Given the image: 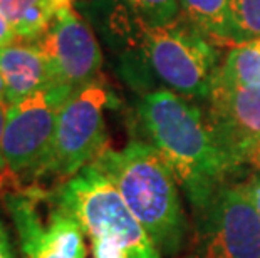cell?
<instances>
[{
  "instance_id": "6",
  "label": "cell",
  "mask_w": 260,
  "mask_h": 258,
  "mask_svg": "<svg viewBox=\"0 0 260 258\" xmlns=\"http://www.w3.org/2000/svg\"><path fill=\"white\" fill-rule=\"evenodd\" d=\"M113 94L99 81L74 89L62 104L44 174L69 179L106 150L104 111Z\"/></svg>"
},
{
  "instance_id": "2",
  "label": "cell",
  "mask_w": 260,
  "mask_h": 258,
  "mask_svg": "<svg viewBox=\"0 0 260 258\" xmlns=\"http://www.w3.org/2000/svg\"><path fill=\"white\" fill-rule=\"evenodd\" d=\"M138 121L145 141L156 148L173 171L193 215L208 205L220 186L232 181L205 113L195 101L158 87L141 97Z\"/></svg>"
},
{
  "instance_id": "9",
  "label": "cell",
  "mask_w": 260,
  "mask_h": 258,
  "mask_svg": "<svg viewBox=\"0 0 260 258\" xmlns=\"http://www.w3.org/2000/svg\"><path fill=\"white\" fill-rule=\"evenodd\" d=\"M34 44L49 60L57 84L79 89L98 81L103 65L101 49L91 27L74 7L60 12Z\"/></svg>"
},
{
  "instance_id": "20",
  "label": "cell",
  "mask_w": 260,
  "mask_h": 258,
  "mask_svg": "<svg viewBox=\"0 0 260 258\" xmlns=\"http://www.w3.org/2000/svg\"><path fill=\"white\" fill-rule=\"evenodd\" d=\"M7 111H9V104L0 102V141H2V133L5 128V121H7Z\"/></svg>"
},
{
  "instance_id": "22",
  "label": "cell",
  "mask_w": 260,
  "mask_h": 258,
  "mask_svg": "<svg viewBox=\"0 0 260 258\" xmlns=\"http://www.w3.org/2000/svg\"><path fill=\"white\" fill-rule=\"evenodd\" d=\"M250 164H252V166H255L258 171H260V146L257 148V151L253 153V156L250 159Z\"/></svg>"
},
{
  "instance_id": "14",
  "label": "cell",
  "mask_w": 260,
  "mask_h": 258,
  "mask_svg": "<svg viewBox=\"0 0 260 258\" xmlns=\"http://www.w3.org/2000/svg\"><path fill=\"white\" fill-rule=\"evenodd\" d=\"M230 42L243 44L260 37V0H230Z\"/></svg>"
},
{
  "instance_id": "21",
  "label": "cell",
  "mask_w": 260,
  "mask_h": 258,
  "mask_svg": "<svg viewBox=\"0 0 260 258\" xmlns=\"http://www.w3.org/2000/svg\"><path fill=\"white\" fill-rule=\"evenodd\" d=\"M0 102L2 104H9L7 101V89H5V82L2 79V76H0ZM10 106V104H9Z\"/></svg>"
},
{
  "instance_id": "11",
  "label": "cell",
  "mask_w": 260,
  "mask_h": 258,
  "mask_svg": "<svg viewBox=\"0 0 260 258\" xmlns=\"http://www.w3.org/2000/svg\"><path fill=\"white\" fill-rule=\"evenodd\" d=\"M74 0H0V14L22 42H34Z\"/></svg>"
},
{
  "instance_id": "12",
  "label": "cell",
  "mask_w": 260,
  "mask_h": 258,
  "mask_svg": "<svg viewBox=\"0 0 260 258\" xmlns=\"http://www.w3.org/2000/svg\"><path fill=\"white\" fill-rule=\"evenodd\" d=\"M213 84L225 87L260 86V37L235 46L215 74Z\"/></svg>"
},
{
  "instance_id": "1",
  "label": "cell",
  "mask_w": 260,
  "mask_h": 258,
  "mask_svg": "<svg viewBox=\"0 0 260 258\" xmlns=\"http://www.w3.org/2000/svg\"><path fill=\"white\" fill-rule=\"evenodd\" d=\"M116 35L126 42V78L136 87L158 81L176 94L207 102L220 67L213 41L183 14L168 24H151L135 9L113 22Z\"/></svg>"
},
{
  "instance_id": "4",
  "label": "cell",
  "mask_w": 260,
  "mask_h": 258,
  "mask_svg": "<svg viewBox=\"0 0 260 258\" xmlns=\"http://www.w3.org/2000/svg\"><path fill=\"white\" fill-rule=\"evenodd\" d=\"M52 201L74 216L87 237L111 240L129 258H165L133 215L113 181L96 164H87L54 191Z\"/></svg>"
},
{
  "instance_id": "17",
  "label": "cell",
  "mask_w": 260,
  "mask_h": 258,
  "mask_svg": "<svg viewBox=\"0 0 260 258\" xmlns=\"http://www.w3.org/2000/svg\"><path fill=\"white\" fill-rule=\"evenodd\" d=\"M243 188H245L248 198H250L253 208H255L257 215L260 218V171L250 176L248 181H243Z\"/></svg>"
},
{
  "instance_id": "16",
  "label": "cell",
  "mask_w": 260,
  "mask_h": 258,
  "mask_svg": "<svg viewBox=\"0 0 260 258\" xmlns=\"http://www.w3.org/2000/svg\"><path fill=\"white\" fill-rule=\"evenodd\" d=\"M91 250L92 258H129L123 246L113 243L111 240L101 237H91Z\"/></svg>"
},
{
  "instance_id": "18",
  "label": "cell",
  "mask_w": 260,
  "mask_h": 258,
  "mask_svg": "<svg viewBox=\"0 0 260 258\" xmlns=\"http://www.w3.org/2000/svg\"><path fill=\"white\" fill-rule=\"evenodd\" d=\"M0 258H17L12 238L2 218H0Z\"/></svg>"
},
{
  "instance_id": "13",
  "label": "cell",
  "mask_w": 260,
  "mask_h": 258,
  "mask_svg": "<svg viewBox=\"0 0 260 258\" xmlns=\"http://www.w3.org/2000/svg\"><path fill=\"white\" fill-rule=\"evenodd\" d=\"M230 0H180V12L213 42H230Z\"/></svg>"
},
{
  "instance_id": "23",
  "label": "cell",
  "mask_w": 260,
  "mask_h": 258,
  "mask_svg": "<svg viewBox=\"0 0 260 258\" xmlns=\"http://www.w3.org/2000/svg\"><path fill=\"white\" fill-rule=\"evenodd\" d=\"M5 171V166H4V159H2V155H0V173Z\"/></svg>"
},
{
  "instance_id": "8",
  "label": "cell",
  "mask_w": 260,
  "mask_h": 258,
  "mask_svg": "<svg viewBox=\"0 0 260 258\" xmlns=\"http://www.w3.org/2000/svg\"><path fill=\"white\" fill-rule=\"evenodd\" d=\"M205 118L232 179L250 163L260 146V86L225 87L213 84Z\"/></svg>"
},
{
  "instance_id": "7",
  "label": "cell",
  "mask_w": 260,
  "mask_h": 258,
  "mask_svg": "<svg viewBox=\"0 0 260 258\" xmlns=\"http://www.w3.org/2000/svg\"><path fill=\"white\" fill-rule=\"evenodd\" d=\"M185 258H260V218L242 183L226 181L195 213Z\"/></svg>"
},
{
  "instance_id": "3",
  "label": "cell",
  "mask_w": 260,
  "mask_h": 258,
  "mask_svg": "<svg viewBox=\"0 0 260 258\" xmlns=\"http://www.w3.org/2000/svg\"><path fill=\"white\" fill-rule=\"evenodd\" d=\"M92 164L113 181L159 253L178 256L188 243L190 225L178 181L156 148L145 139L131 141L119 151L106 148Z\"/></svg>"
},
{
  "instance_id": "19",
  "label": "cell",
  "mask_w": 260,
  "mask_h": 258,
  "mask_svg": "<svg viewBox=\"0 0 260 258\" xmlns=\"http://www.w3.org/2000/svg\"><path fill=\"white\" fill-rule=\"evenodd\" d=\"M22 42L17 34L14 32V29L10 27V24L4 19V15L0 14V46H9V44Z\"/></svg>"
},
{
  "instance_id": "15",
  "label": "cell",
  "mask_w": 260,
  "mask_h": 258,
  "mask_svg": "<svg viewBox=\"0 0 260 258\" xmlns=\"http://www.w3.org/2000/svg\"><path fill=\"white\" fill-rule=\"evenodd\" d=\"M151 24H168L180 15V0H124Z\"/></svg>"
},
{
  "instance_id": "10",
  "label": "cell",
  "mask_w": 260,
  "mask_h": 258,
  "mask_svg": "<svg viewBox=\"0 0 260 258\" xmlns=\"http://www.w3.org/2000/svg\"><path fill=\"white\" fill-rule=\"evenodd\" d=\"M0 76L5 82L9 104L57 84L51 64L34 42L0 46Z\"/></svg>"
},
{
  "instance_id": "5",
  "label": "cell",
  "mask_w": 260,
  "mask_h": 258,
  "mask_svg": "<svg viewBox=\"0 0 260 258\" xmlns=\"http://www.w3.org/2000/svg\"><path fill=\"white\" fill-rule=\"evenodd\" d=\"M73 91L56 84L10 104L0 141L5 173L15 178L42 176L51 155L59 111Z\"/></svg>"
}]
</instances>
